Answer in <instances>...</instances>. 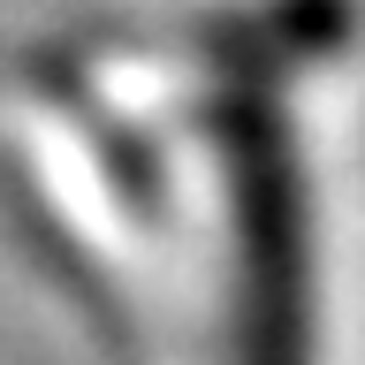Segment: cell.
Segmentation results:
<instances>
[{
    "mask_svg": "<svg viewBox=\"0 0 365 365\" xmlns=\"http://www.w3.org/2000/svg\"><path fill=\"white\" fill-rule=\"evenodd\" d=\"M228 198V365H312L319 358V267H312V190L282 122V99L259 84L213 107Z\"/></svg>",
    "mask_w": 365,
    "mask_h": 365,
    "instance_id": "1",
    "label": "cell"
}]
</instances>
